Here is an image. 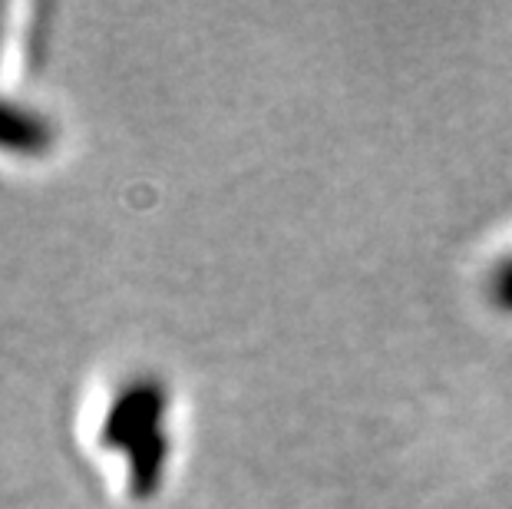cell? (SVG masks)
Segmentation results:
<instances>
[{
	"instance_id": "6da1fadb",
	"label": "cell",
	"mask_w": 512,
	"mask_h": 509,
	"mask_svg": "<svg viewBox=\"0 0 512 509\" xmlns=\"http://www.w3.org/2000/svg\"><path fill=\"white\" fill-rule=\"evenodd\" d=\"M166 391L156 381H136L119 391L103 420V443L129 457V483L136 496H146L159 486L166 463V437H162Z\"/></svg>"
},
{
	"instance_id": "7a4b0ae2",
	"label": "cell",
	"mask_w": 512,
	"mask_h": 509,
	"mask_svg": "<svg viewBox=\"0 0 512 509\" xmlns=\"http://www.w3.org/2000/svg\"><path fill=\"white\" fill-rule=\"evenodd\" d=\"M53 123L50 116L27 103L0 96V149L17 156H40L53 146Z\"/></svg>"
}]
</instances>
